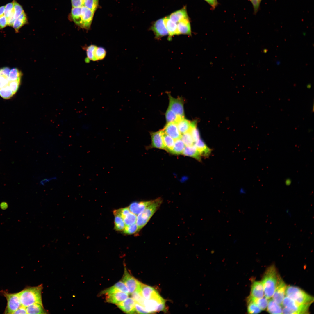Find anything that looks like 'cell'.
Segmentation results:
<instances>
[{"mask_svg":"<svg viewBox=\"0 0 314 314\" xmlns=\"http://www.w3.org/2000/svg\"><path fill=\"white\" fill-rule=\"evenodd\" d=\"M42 289L41 284L36 286L26 288L19 292L22 305L25 307L34 304H39L43 306L42 297Z\"/></svg>","mask_w":314,"mask_h":314,"instance_id":"cell-1","label":"cell"},{"mask_svg":"<svg viewBox=\"0 0 314 314\" xmlns=\"http://www.w3.org/2000/svg\"><path fill=\"white\" fill-rule=\"evenodd\" d=\"M278 274L274 265L269 267L263 275L262 281L264 296L268 299L272 296L277 282Z\"/></svg>","mask_w":314,"mask_h":314,"instance_id":"cell-2","label":"cell"},{"mask_svg":"<svg viewBox=\"0 0 314 314\" xmlns=\"http://www.w3.org/2000/svg\"><path fill=\"white\" fill-rule=\"evenodd\" d=\"M162 202L160 198L154 200L143 211L138 215L136 224L139 231L147 223L154 214L158 209Z\"/></svg>","mask_w":314,"mask_h":314,"instance_id":"cell-3","label":"cell"},{"mask_svg":"<svg viewBox=\"0 0 314 314\" xmlns=\"http://www.w3.org/2000/svg\"><path fill=\"white\" fill-rule=\"evenodd\" d=\"M285 295L299 303L311 304L314 301L313 297L301 288L294 286H286Z\"/></svg>","mask_w":314,"mask_h":314,"instance_id":"cell-4","label":"cell"},{"mask_svg":"<svg viewBox=\"0 0 314 314\" xmlns=\"http://www.w3.org/2000/svg\"><path fill=\"white\" fill-rule=\"evenodd\" d=\"M311 304H303L299 303L287 296H285L282 302L284 307L282 313L308 314Z\"/></svg>","mask_w":314,"mask_h":314,"instance_id":"cell-5","label":"cell"},{"mask_svg":"<svg viewBox=\"0 0 314 314\" xmlns=\"http://www.w3.org/2000/svg\"><path fill=\"white\" fill-rule=\"evenodd\" d=\"M121 281L127 287L129 292L131 294L136 291H140L141 282L131 275L126 267H124V273Z\"/></svg>","mask_w":314,"mask_h":314,"instance_id":"cell-6","label":"cell"},{"mask_svg":"<svg viewBox=\"0 0 314 314\" xmlns=\"http://www.w3.org/2000/svg\"><path fill=\"white\" fill-rule=\"evenodd\" d=\"M4 295L7 300V305L5 313L13 314L22 306L19 293H4Z\"/></svg>","mask_w":314,"mask_h":314,"instance_id":"cell-7","label":"cell"},{"mask_svg":"<svg viewBox=\"0 0 314 314\" xmlns=\"http://www.w3.org/2000/svg\"><path fill=\"white\" fill-rule=\"evenodd\" d=\"M168 95L169 101L168 108L177 115L181 117H184V100L183 98L181 97L174 98L170 93H168Z\"/></svg>","mask_w":314,"mask_h":314,"instance_id":"cell-8","label":"cell"},{"mask_svg":"<svg viewBox=\"0 0 314 314\" xmlns=\"http://www.w3.org/2000/svg\"><path fill=\"white\" fill-rule=\"evenodd\" d=\"M286 286L284 281L278 275L277 283L272 297L274 301L281 306L285 295Z\"/></svg>","mask_w":314,"mask_h":314,"instance_id":"cell-9","label":"cell"},{"mask_svg":"<svg viewBox=\"0 0 314 314\" xmlns=\"http://www.w3.org/2000/svg\"><path fill=\"white\" fill-rule=\"evenodd\" d=\"M150 29L153 32L156 39H159L168 35L167 31L164 24V18L154 22Z\"/></svg>","mask_w":314,"mask_h":314,"instance_id":"cell-10","label":"cell"},{"mask_svg":"<svg viewBox=\"0 0 314 314\" xmlns=\"http://www.w3.org/2000/svg\"><path fill=\"white\" fill-rule=\"evenodd\" d=\"M94 13L84 6L81 7V21L80 27L89 30L90 29Z\"/></svg>","mask_w":314,"mask_h":314,"instance_id":"cell-11","label":"cell"},{"mask_svg":"<svg viewBox=\"0 0 314 314\" xmlns=\"http://www.w3.org/2000/svg\"><path fill=\"white\" fill-rule=\"evenodd\" d=\"M118 292H123L129 294L128 290L125 284L121 280L113 286L101 291L99 295H107Z\"/></svg>","mask_w":314,"mask_h":314,"instance_id":"cell-12","label":"cell"},{"mask_svg":"<svg viewBox=\"0 0 314 314\" xmlns=\"http://www.w3.org/2000/svg\"><path fill=\"white\" fill-rule=\"evenodd\" d=\"M135 301L131 297H128L126 299L116 305L118 308L127 314L137 313L135 308Z\"/></svg>","mask_w":314,"mask_h":314,"instance_id":"cell-13","label":"cell"},{"mask_svg":"<svg viewBox=\"0 0 314 314\" xmlns=\"http://www.w3.org/2000/svg\"><path fill=\"white\" fill-rule=\"evenodd\" d=\"M163 131L174 140L180 139L181 134L179 131L176 123H167Z\"/></svg>","mask_w":314,"mask_h":314,"instance_id":"cell-14","label":"cell"},{"mask_svg":"<svg viewBox=\"0 0 314 314\" xmlns=\"http://www.w3.org/2000/svg\"><path fill=\"white\" fill-rule=\"evenodd\" d=\"M150 134L151 140V147L165 149L162 130L156 132H151Z\"/></svg>","mask_w":314,"mask_h":314,"instance_id":"cell-15","label":"cell"},{"mask_svg":"<svg viewBox=\"0 0 314 314\" xmlns=\"http://www.w3.org/2000/svg\"><path fill=\"white\" fill-rule=\"evenodd\" d=\"M141 293L146 299H155L160 296L158 292L153 287L141 283Z\"/></svg>","mask_w":314,"mask_h":314,"instance_id":"cell-16","label":"cell"},{"mask_svg":"<svg viewBox=\"0 0 314 314\" xmlns=\"http://www.w3.org/2000/svg\"><path fill=\"white\" fill-rule=\"evenodd\" d=\"M128 294L123 292H118L106 295V301L107 302L117 305L126 299Z\"/></svg>","mask_w":314,"mask_h":314,"instance_id":"cell-17","label":"cell"},{"mask_svg":"<svg viewBox=\"0 0 314 314\" xmlns=\"http://www.w3.org/2000/svg\"><path fill=\"white\" fill-rule=\"evenodd\" d=\"M249 296L255 298H261L264 296V288L261 281H256L253 283Z\"/></svg>","mask_w":314,"mask_h":314,"instance_id":"cell-18","label":"cell"},{"mask_svg":"<svg viewBox=\"0 0 314 314\" xmlns=\"http://www.w3.org/2000/svg\"><path fill=\"white\" fill-rule=\"evenodd\" d=\"M153 201L133 202L131 203L128 208L131 212L137 215L152 203Z\"/></svg>","mask_w":314,"mask_h":314,"instance_id":"cell-19","label":"cell"},{"mask_svg":"<svg viewBox=\"0 0 314 314\" xmlns=\"http://www.w3.org/2000/svg\"><path fill=\"white\" fill-rule=\"evenodd\" d=\"M164 22L168 32V40H170L173 36L179 35L177 23L171 20L168 17L164 18Z\"/></svg>","mask_w":314,"mask_h":314,"instance_id":"cell-20","label":"cell"},{"mask_svg":"<svg viewBox=\"0 0 314 314\" xmlns=\"http://www.w3.org/2000/svg\"><path fill=\"white\" fill-rule=\"evenodd\" d=\"M165 301L162 297L158 299H152L148 300L145 299L144 306L146 310L149 313L156 312L158 304L163 302Z\"/></svg>","mask_w":314,"mask_h":314,"instance_id":"cell-21","label":"cell"},{"mask_svg":"<svg viewBox=\"0 0 314 314\" xmlns=\"http://www.w3.org/2000/svg\"><path fill=\"white\" fill-rule=\"evenodd\" d=\"M179 35L184 34L191 36L192 35L191 24L189 18L185 19L177 23Z\"/></svg>","mask_w":314,"mask_h":314,"instance_id":"cell-22","label":"cell"},{"mask_svg":"<svg viewBox=\"0 0 314 314\" xmlns=\"http://www.w3.org/2000/svg\"><path fill=\"white\" fill-rule=\"evenodd\" d=\"M168 17L171 20L176 23L182 19L189 18L185 7L172 13Z\"/></svg>","mask_w":314,"mask_h":314,"instance_id":"cell-23","label":"cell"},{"mask_svg":"<svg viewBox=\"0 0 314 314\" xmlns=\"http://www.w3.org/2000/svg\"><path fill=\"white\" fill-rule=\"evenodd\" d=\"M194 145L201 156L208 157L210 154L212 149L208 147L200 138L194 143Z\"/></svg>","mask_w":314,"mask_h":314,"instance_id":"cell-24","label":"cell"},{"mask_svg":"<svg viewBox=\"0 0 314 314\" xmlns=\"http://www.w3.org/2000/svg\"><path fill=\"white\" fill-rule=\"evenodd\" d=\"M194 122H191L183 117L181 118L176 124L180 133L181 134H183L190 131Z\"/></svg>","mask_w":314,"mask_h":314,"instance_id":"cell-25","label":"cell"},{"mask_svg":"<svg viewBox=\"0 0 314 314\" xmlns=\"http://www.w3.org/2000/svg\"><path fill=\"white\" fill-rule=\"evenodd\" d=\"M182 154L195 158L198 161L201 160V156L194 145L185 146Z\"/></svg>","mask_w":314,"mask_h":314,"instance_id":"cell-26","label":"cell"},{"mask_svg":"<svg viewBox=\"0 0 314 314\" xmlns=\"http://www.w3.org/2000/svg\"><path fill=\"white\" fill-rule=\"evenodd\" d=\"M81 7H72L69 16L70 19L79 27L81 21Z\"/></svg>","mask_w":314,"mask_h":314,"instance_id":"cell-27","label":"cell"},{"mask_svg":"<svg viewBox=\"0 0 314 314\" xmlns=\"http://www.w3.org/2000/svg\"><path fill=\"white\" fill-rule=\"evenodd\" d=\"M268 301L267 307L268 312L271 314H282L281 306L276 302L272 299Z\"/></svg>","mask_w":314,"mask_h":314,"instance_id":"cell-28","label":"cell"},{"mask_svg":"<svg viewBox=\"0 0 314 314\" xmlns=\"http://www.w3.org/2000/svg\"><path fill=\"white\" fill-rule=\"evenodd\" d=\"M115 216L114 228L117 231H123L126 226L123 220L119 214L118 210H116L113 211Z\"/></svg>","mask_w":314,"mask_h":314,"instance_id":"cell-29","label":"cell"},{"mask_svg":"<svg viewBox=\"0 0 314 314\" xmlns=\"http://www.w3.org/2000/svg\"><path fill=\"white\" fill-rule=\"evenodd\" d=\"M28 22L27 16L24 11L18 18L15 19L12 27L16 32H18L19 29Z\"/></svg>","mask_w":314,"mask_h":314,"instance_id":"cell-30","label":"cell"},{"mask_svg":"<svg viewBox=\"0 0 314 314\" xmlns=\"http://www.w3.org/2000/svg\"><path fill=\"white\" fill-rule=\"evenodd\" d=\"M27 314H47L43 306L39 304H32L26 307Z\"/></svg>","mask_w":314,"mask_h":314,"instance_id":"cell-31","label":"cell"},{"mask_svg":"<svg viewBox=\"0 0 314 314\" xmlns=\"http://www.w3.org/2000/svg\"><path fill=\"white\" fill-rule=\"evenodd\" d=\"M162 130L165 150L170 153L173 149L175 140Z\"/></svg>","mask_w":314,"mask_h":314,"instance_id":"cell-32","label":"cell"},{"mask_svg":"<svg viewBox=\"0 0 314 314\" xmlns=\"http://www.w3.org/2000/svg\"><path fill=\"white\" fill-rule=\"evenodd\" d=\"M185 146L181 138L175 140L173 149L170 153L175 155L182 154Z\"/></svg>","mask_w":314,"mask_h":314,"instance_id":"cell-33","label":"cell"},{"mask_svg":"<svg viewBox=\"0 0 314 314\" xmlns=\"http://www.w3.org/2000/svg\"><path fill=\"white\" fill-rule=\"evenodd\" d=\"M97 46L95 45L91 44L88 46L84 47L83 49L86 51L87 55V57L85 60V63H89L90 61H94V52Z\"/></svg>","mask_w":314,"mask_h":314,"instance_id":"cell-34","label":"cell"},{"mask_svg":"<svg viewBox=\"0 0 314 314\" xmlns=\"http://www.w3.org/2000/svg\"><path fill=\"white\" fill-rule=\"evenodd\" d=\"M107 52L103 47L97 46L94 52V61L101 60L106 56Z\"/></svg>","mask_w":314,"mask_h":314,"instance_id":"cell-35","label":"cell"},{"mask_svg":"<svg viewBox=\"0 0 314 314\" xmlns=\"http://www.w3.org/2000/svg\"><path fill=\"white\" fill-rule=\"evenodd\" d=\"M247 311L249 314H258L262 310L249 297L247 299Z\"/></svg>","mask_w":314,"mask_h":314,"instance_id":"cell-36","label":"cell"},{"mask_svg":"<svg viewBox=\"0 0 314 314\" xmlns=\"http://www.w3.org/2000/svg\"><path fill=\"white\" fill-rule=\"evenodd\" d=\"M165 116L167 123L173 122L176 123L181 118L183 117L177 115L168 108L165 113Z\"/></svg>","mask_w":314,"mask_h":314,"instance_id":"cell-37","label":"cell"},{"mask_svg":"<svg viewBox=\"0 0 314 314\" xmlns=\"http://www.w3.org/2000/svg\"><path fill=\"white\" fill-rule=\"evenodd\" d=\"M248 297L254 301L262 311L264 310L267 308L268 300L265 296L260 298H255L250 296Z\"/></svg>","mask_w":314,"mask_h":314,"instance_id":"cell-38","label":"cell"},{"mask_svg":"<svg viewBox=\"0 0 314 314\" xmlns=\"http://www.w3.org/2000/svg\"><path fill=\"white\" fill-rule=\"evenodd\" d=\"M125 225L129 226L136 223V215L131 211L122 217Z\"/></svg>","mask_w":314,"mask_h":314,"instance_id":"cell-39","label":"cell"},{"mask_svg":"<svg viewBox=\"0 0 314 314\" xmlns=\"http://www.w3.org/2000/svg\"><path fill=\"white\" fill-rule=\"evenodd\" d=\"M14 94L8 85L0 88V96L4 99H9Z\"/></svg>","mask_w":314,"mask_h":314,"instance_id":"cell-40","label":"cell"},{"mask_svg":"<svg viewBox=\"0 0 314 314\" xmlns=\"http://www.w3.org/2000/svg\"><path fill=\"white\" fill-rule=\"evenodd\" d=\"M99 0H84L83 6L87 8L94 13L97 8Z\"/></svg>","mask_w":314,"mask_h":314,"instance_id":"cell-41","label":"cell"},{"mask_svg":"<svg viewBox=\"0 0 314 314\" xmlns=\"http://www.w3.org/2000/svg\"><path fill=\"white\" fill-rule=\"evenodd\" d=\"M182 134L181 139L185 146H190L194 145V142L189 131Z\"/></svg>","mask_w":314,"mask_h":314,"instance_id":"cell-42","label":"cell"},{"mask_svg":"<svg viewBox=\"0 0 314 314\" xmlns=\"http://www.w3.org/2000/svg\"><path fill=\"white\" fill-rule=\"evenodd\" d=\"M22 73L16 68L12 69L10 72L8 78L10 81H15L21 79Z\"/></svg>","mask_w":314,"mask_h":314,"instance_id":"cell-43","label":"cell"},{"mask_svg":"<svg viewBox=\"0 0 314 314\" xmlns=\"http://www.w3.org/2000/svg\"><path fill=\"white\" fill-rule=\"evenodd\" d=\"M13 12L15 19L18 18L24 12L22 6L15 0H13Z\"/></svg>","mask_w":314,"mask_h":314,"instance_id":"cell-44","label":"cell"},{"mask_svg":"<svg viewBox=\"0 0 314 314\" xmlns=\"http://www.w3.org/2000/svg\"><path fill=\"white\" fill-rule=\"evenodd\" d=\"M132 298L135 302L144 306V302L145 299L142 295L140 291H136L131 294Z\"/></svg>","mask_w":314,"mask_h":314,"instance_id":"cell-45","label":"cell"},{"mask_svg":"<svg viewBox=\"0 0 314 314\" xmlns=\"http://www.w3.org/2000/svg\"><path fill=\"white\" fill-rule=\"evenodd\" d=\"M123 231L124 233L128 235L134 234L139 231L136 223L131 225L125 226Z\"/></svg>","mask_w":314,"mask_h":314,"instance_id":"cell-46","label":"cell"},{"mask_svg":"<svg viewBox=\"0 0 314 314\" xmlns=\"http://www.w3.org/2000/svg\"><path fill=\"white\" fill-rule=\"evenodd\" d=\"M193 139L195 142L200 139V135L199 131L196 126V124L194 122L193 125L189 131Z\"/></svg>","mask_w":314,"mask_h":314,"instance_id":"cell-47","label":"cell"},{"mask_svg":"<svg viewBox=\"0 0 314 314\" xmlns=\"http://www.w3.org/2000/svg\"><path fill=\"white\" fill-rule=\"evenodd\" d=\"M21 79L15 81H10L8 85L15 94L17 91L20 83Z\"/></svg>","mask_w":314,"mask_h":314,"instance_id":"cell-48","label":"cell"},{"mask_svg":"<svg viewBox=\"0 0 314 314\" xmlns=\"http://www.w3.org/2000/svg\"><path fill=\"white\" fill-rule=\"evenodd\" d=\"M13 1L5 6L4 15L8 18L13 12Z\"/></svg>","mask_w":314,"mask_h":314,"instance_id":"cell-49","label":"cell"},{"mask_svg":"<svg viewBox=\"0 0 314 314\" xmlns=\"http://www.w3.org/2000/svg\"><path fill=\"white\" fill-rule=\"evenodd\" d=\"M252 3L254 10V14H256L260 9V4L262 0H249Z\"/></svg>","mask_w":314,"mask_h":314,"instance_id":"cell-50","label":"cell"},{"mask_svg":"<svg viewBox=\"0 0 314 314\" xmlns=\"http://www.w3.org/2000/svg\"><path fill=\"white\" fill-rule=\"evenodd\" d=\"M135 306L137 313L140 314L149 313L146 310L144 306L136 302H135Z\"/></svg>","mask_w":314,"mask_h":314,"instance_id":"cell-51","label":"cell"},{"mask_svg":"<svg viewBox=\"0 0 314 314\" xmlns=\"http://www.w3.org/2000/svg\"><path fill=\"white\" fill-rule=\"evenodd\" d=\"M10 81L8 77L0 75V88L8 85Z\"/></svg>","mask_w":314,"mask_h":314,"instance_id":"cell-52","label":"cell"},{"mask_svg":"<svg viewBox=\"0 0 314 314\" xmlns=\"http://www.w3.org/2000/svg\"><path fill=\"white\" fill-rule=\"evenodd\" d=\"M7 25V19L3 15L0 17V29L5 28Z\"/></svg>","mask_w":314,"mask_h":314,"instance_id":"cell-53","label":"cell"},{"mask_svg":"<svg viewBox=\"0 0 314 314\" xmlns=\"http://www.w3.org/2000/svg\"><path fill=\"white\" fill-rule=\"evenodd\" d=\"M84 0H71L72 7H79L83 6Z\"/></svg>","mask_w":314,"mask_h":314,"instance_id":"cell-54","label":"cell"},{"mask_svg":"<svg viewBox=\"0 0 314 314\" xmlns=\"http://www.w3.org/2000/svg\"><path fill=\"white\" fill-rule=\"evenodd\" d=\"M57 179L56 177H52L49 178H44L41 180L40 182V184L41 185L44 186L49 181L54 180Z\"/></svg>","mask_w":314,"mask_h":314,"instance_id":"cell-55","label":"cell"},{"mask_svg":"<svg viewBox=\"0 0 314 314\" xmlns=\"http://www.w3.org/2000/svg\"><path fill=\"white\" fill-rule=\"evenodd\" d=\"M10 69L8 67H4L0 69V75L8 77Z\"/></svg>","mask_w":314,"mask_h":314,"instance_id":"cell-56","label":"cell"},{"mask_svg":"<svg viewBox=\"0 0 314 314\" xmlns=\"http://www.w3.org/2000/svg\"><path fill=\"white\" fill-rule=\"evenodd\" d=\"M13 314H27L26 307L22 306L15 311Z\"/></svg>","mask_w":314,"mask_h":314,"instance_id":"cell-57","label":"cell"},{"mask_svg":"<svg viewBox=\"0 0 314 314\" xmlns=\"http://www.w3.org/2000/svg\"><path fill=\"white\" fill-rule=\"evenodd\" d=\"M7 19L8 20V25L12 27L13 23L15 20L14 17L13 12L12 13L11 15Z\"/></svg>","mask_w":314,"mask_h":314,"instance_id":"cell-58","label":"cell"},{"mask_svg":"<svg viewBox=\"0 0 314 314\" xmlns=\"http://www.w3.org/2000/svg\"><path fill=\"white\" fill-rule=\"evenodd\" d=\"M208 3L212 7V8L214 9L218 4L217 0H204Z\"/></svg>","mask_w":314,"mask_h":314,"instance_id":"cell-59","label":"cell"},{"mask_svg":"<svg viewBox=\"0 0 314 314\" xmlns=\"http://www.w3.org/2000/svg\"><path fill=\"white\" fill-rule=\"evenodd\" d=\"M165 301L159 303L158 306L156 309V312H160L163 311L165 310Z\"/></svg>","mask_w":314,"mask_h":314,"instance_id":"cell-60","label":"cell"},{"mask_svg":"<svg viewBox=\"0 0 314 314\" xmlns=\"http://www.w3.org/2000/svg\"><path fill=\"white\" fill-rule=\"evenodd\" d=\"M5 6H2L0 7V17L3 15L5 10Z\"/></svg>","mask_w":314,"mask_h":314,"instance_id":"cell-61","label":"cell"},{"mask_svg":"<svg viewBox=\"0 0 314 314\" xmlns=\"http://www.w3.org/2000/svg\"><path fill=\"white\" fill-rule=\"evenodd\" d=\"M291 182L290 179H287L285 181V184L287 185H289L291 183Z\"/></svg>","mask_w":314,"mask_h":314,"instance_id":"cell-62","label":"cell"},{"mask_svg":"<svg viewBox=\"0 0 314 314\" xmlns=\"http://www.w3.org/2000/svg\"><path fill=\"white\" fill-rule=\"evenodd\" d=\"M307 87L308 88H310L311 87V85L310 84H308L307 85Z\"/></svg>","mask_w":314,"mask_h":314,"instance_id":"cell-63","label":"cell"}]
</instances>
